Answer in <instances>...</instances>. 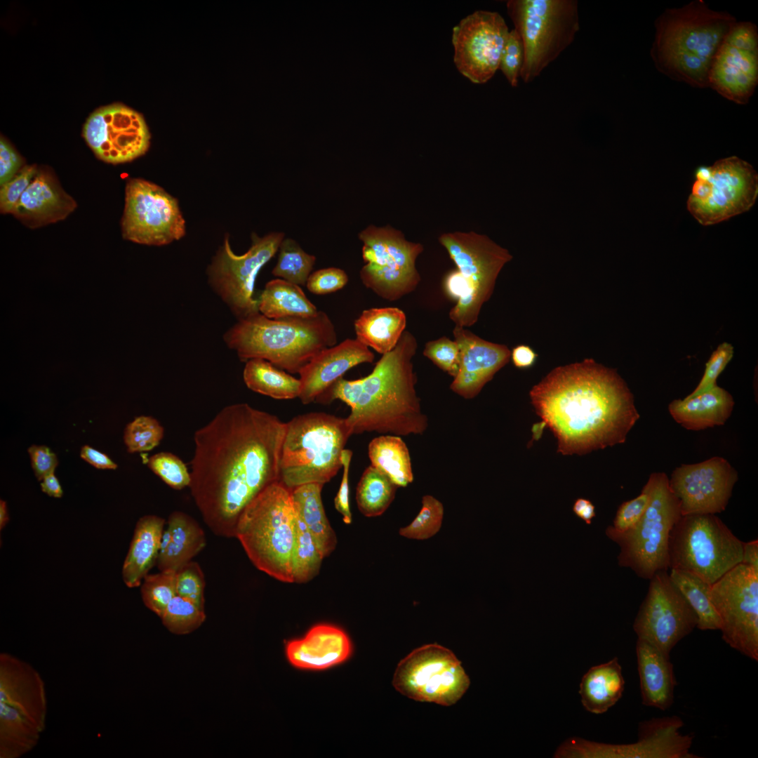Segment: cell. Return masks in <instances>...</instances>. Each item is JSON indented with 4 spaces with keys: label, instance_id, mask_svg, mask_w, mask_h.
I'll return each instance as SVG.
<instances>
[{
    "label": "cell",
    "instance_id": "obj_1",
    "mask_svg": "<svg viewBox=\"0 0 758 758\" xmlns=\"http://www.w3.org/2000/svg\"><path fill=\"white\" fill-rule=\"evenodd\" d=\"M286 427L275 415L240 403L225 406L195 432L189 487L216 536L235 537L245 507L279 481Z\"/></svg>",
    "mask_w": 758,
    "mask_h": 758
},
{
    "label": "cell",
    "instance_id": "obj_2",
    "mask_svg": "<svg viewBox=\"0 0 758 758\" xmlns=\"http://www.w3.org/2000/svg\"><path fill=\"white\" fill-rule=\"evenodd\" d=\"M529 395L563 455L624 443L639 418L625 382L616 371L592 359L557 367Z\"/></svg>",
    "mask_w": 758,
    "mask_h": 758
},
{
    "label": "cell",
    "instance_id": "obj_3",
    "mask_svg": "<svg viewBox=\"0 0 758 758\" xmlns=\"http://www.w3.org/2000/svg\"><path fill=\"white\" fill-rule=\"evenodd\" d=\"M418 342L405 331L396 347L383 354L368 375L339 378L316 401L339 399L350 407L345 418L351 436L377 432L395 436L420 435L428 427L417 394L413 358Z\"/></svg>",
    "mask_w": 758,
    "mask_h": 758
},
{
    "label": "cell",
    "instance_id": "obj_4",
    "mask_svg": "<svg viewBox=\"0 0 758 758\" xmlns=\"http://www.w3.org/2000/svg\"><path fill=\"white\" fill-rule=\"evenodd\" d=\"M726 11H717L703 0L667 8L655 20L650 54L658 72L691 87L708 88L714 57L736 22Z\"/></svg>",
    "mask_w": 758,
    "mask_h": 758
},
{
    "label": "cell",
    "instance_id": "obj_5",
    "mask_svg": "<svg viewBox=\"0 0 758 758\" xmlns=\"http://www.w3.org/2000/svg\"><path fill=\"white\" fill-rule=\"evenodd\" d=\"M239 359H265L290 373L300 370L324 350L335 345L338 335L327 314L269 319L260 312L238 319L223 335Z\"/></svg>",
    "mask_w": 758,
    "mask_h": 758
},
{
    "label": "cell",
    "instance_id": "obj_6",
    "mask_svg": "<svg viewBox=\"0 0 758 758\" xmlns=\"http://www.w3.org/2000/svg\"><path fill=\"white\" fill-rule=\"evenodd\" d=\"M296 512L291 491L277 481L265 488L243 510L235 537L253 564L284 583H293V554Z\"/></svg>",
    "mask_w": 758,
    "mask_h": 758
},
{
    "label": "cell",
    "instance_id": "obj_7",
    "mask_svg": "<svg viewBox=\"0 0 758 758\" xmlns=\"http://www.w3.org/2000/svg\"><path fill=\"white\" fill-rule=\"evenodd\" d=\"M286 423L279 481L290 491L304 484L328 482L342 467V452L351 437L345 418L311 412Z\"/></svg>",
    "mask_w": 758,
    "mask_h": 758
},
{
    "label": "cell",
    "instance_id": "obj_8",
    "mask_svg": "<svg viewBox=\"0 0 758 758\" xmlns=\"http://www.w3.org/2000/svg\"><path fill=\"white\" fill-rule=\"evenodd\" d=\"M47 697L40 673L29 663L0 653V758H20L46 729Z\"/></svg>",
    "mask_w": 758,
    "mask_h": 758
},
{
    "label": "cell",
    "instance_id": "obj_9",
    "mask_svg": "<svg viewBox=\"0 0 758 758\" xmlns=\"http://www.w3.org/2000/svg\"><path fill=\"white\" fill-rule=\"evenodd\" d=\"M644 486L650 499L639 521L623 533L608 527L606 534L620 547L619 565L630 568L639 577L649 580L657 573L669 568L670 535L681 512L679 500L672 491L665 472L651 473Z\"/></svg>",
    "mask_w": 758,
    "mask_h": 758
},
{
    "label": "cell",
    "instance_id": "obj_10",
    "mask_svg": "<svg viewBox=\"0 0 758 758\" xmlns=\"http://www.w3.org/2000/svg\"><path fill=\"white\" fill-rule=\"evenodd\" d=\"M507 11L524 47L521 78L530 83L573 41L580 29L576 0H509Z\"/></svg>",
    "mask_w": 758,
    "mask_h": 758
},
{
    "label": "cell",
    "instance_id": "obj_11",
    "mask_svg": "<svg viewBox=\"0 0 758 758\" xmlns=\"http://www.w3.org/2000/svg\"><path fill=\"white\" fill-rule=\"evenodd\" d=\"M743 543L716 514L681 515L669 539V568L712 585L742 562Z\"/></svg>",
    "mask_w": 758,
    "mask_h": 758
},
{
    "label": "cell",
    "instance_id": "obj_12",
    "mask_svg": "<svg viewBox=\"0 0 758 758\" xmlns=\"http://www.w3.org/2000/svg\"><path fill=\"white\" fill-rule=\"evenodd\" d=\"M439 241L456 265L465 286L464 295L449 311V318L455 326H472L491 298L500 272L512 256L488 237L473 232L444 233Z\"/></svg>",
    "mask_w": 758,
    "mask_h": 758
},
{
    "label": "cell",
    "instance_id": "obj_13",
    "mask_svg": "<svg viewBox=\"0 0 758 758\" xmlns=\"http://www.w3.org/2000/svg\"><path fill=\"white\" fill-rule=\"evenodd\" d=\"M758 196V175L736 156L699 167L687 209L701 225H714L749 211Z\"/></svg>",
    "mask_w": 758,
    "mask_h": 758
},
{
    "label": "cell",
    "instance_id": "obj_14",
    "mask_svg": "<svg viewBox=\"0 0 758 758\" xmlns=\"http://www.w3.org/2000/svg\"><path fill=\"white\" fill-rule=\"evenodd\" d=\"M363 243L366 264L359 272L363 284L379 297L390 301L413 292L420 281L415 262L423 252L419 243L407 241L390 226L370 225L358 234Z\"/></svg>",
    "mask_w": 758,
    "mask_h": 758
},
{
    "label": "cell",
    "instance_id": "obj_15",
    "mask_svg": "<svg viewBox=\"0 0 758 758\" xmlns=\"http://www.w3.org/2000/svg\"><path fill=\"white\" fill-rule=\"evenodd\" d=\"M392 684L399 693L415 700L450 706L467 691L470 680L451 650L430 644L400 661Z\"/></svg>",
    "mask_w": 758,
    "mask_h": 758
},
{
    "label": "cell",
    "instance_id": "obj_16",
    "mask_svg": "<svg viewBox=\"0 0 758 758\" xmlns=\"http://www.w3.org/2000/svg\"><path fill=\"white\" fill-rule=\"evenodd\" d=\"M251 237V247L239 255L233 252L226 237L208 267L211 287L238 319L259 312L254 298L255 280L279 251L284 234L272 232L263 237L253 234Z\"/></svg>",
    "mask_w": 758,
    "mask_h": 758
},
{
    "label": "cell",
    "instance_id": "obj_17",
    "mask_svg": "<svg viewBox=\"0 0 758 758\" xmlns=\"http://www.w3.org/2000/svg\"><path fill=\"white\" fill-rule=\"evenodd\" d=\"M723 640L758 661V571L740 563L710 586Z\"/></svg>",
    "mask_w": 758,
    "mask_h": 758
},
{
    "label": "cell",
    "instance_id": "obj_18",
    "mask_svg": "<svg viewBox=\"0 0 758 758\" xmlns=\"http://www.w3.org/2000/svg\"><path fill=\"white\" fill-rule=\"evenodd\" d=\"M121 232L126 240L163 246L185 235V221L177 199L162 187L141 178H130L126 186Z\"/></svg>",
    "mask_w": 758,
    "mask_h": 758
},
{
    "label": "cell",
    "instance_id": "obj_19",
    "mask_svg": "<svg viewBox=\"0 0 758 758\" xmlns=\"http://www.w3.org/2000/svg\"><path fill=\"white\" fill-rule=\"evenodd\" d=\"M682 719L676 716L651 718L638 726V740L606 744L570 738L556 750L557 758H698L690 752L693 736L681 734Z\"/></svg>",
    "mask_w": 758,
    "mask_h": 758
},
{
    "label": "cell",
    "instance_id": "obj_20",
    "mask_svg": "<svg viewBox=\"0 0 758 758\" xmlns=\"http://www.w3.org/2000/svg\"><path fill=\"white\" fill-rule=\"evenodd\" d=\"M649 581L633 630L637 639L670 656L674 647L696 627L698 618L667 571L657 573Z\"/></svg>",
    "mask_w": 758,
    "mask_h": 758
},
{
    "label": "cell",
    "instance_id": "obj_21",
    "mask_svg": "<svg viewBox=\"0 0 758 758\" xmlns=\"http://www.w3.org/2000/svg\"><path fill=\"white\" fill-rule=\"evenodd\" d=\"M82 136L100 160L118 164L145 154L151 135L142 114L122 103L102 106L87 118Z\"/></svg>",
    "mask_w": 758,
    "mask_h": 758
},
{
    "label": "cell",
    "instance_id": "obj_22",
    "mask_svg": "<svg viewBox=\"0 0 758 758\" xmlns=\"http://www.w3.org/2000/svg\"><path fill=\"white\" fill-rule=\"evenodd\" d=\"M758 84V29L749 21H736L712 60L708 87L738 105L747 104Z\"/></svg>",
    "mask_w": 758,
    "mask_h": 758
},
{
    "label": "cell",
    "instance_id": "obj_23",
    "mask_svg": "<svg viewBox=\"0 0 758 758\" xmlns=\"http://www.w3.org/2000/svg\"><path fill=\"white\" fill-rule=\"evenodd\" d=\"M509 32L497 12L479 10L463 18L452 32L453 62L458 72L474 84L488 81L499 68Z\"/></svg>",
    "mask_w": 758,
    "mask_h": 758
},
{
    "label": "cell",
    "instance_id": "obj_24",
    "mask_svg": "<svg viewBox=\"0 0 758 758\" xmlns=\"http://www.w3.org/2000/svg\"><path fill=\"white\" fill-rule=\"evenodd\" d=\"M738 479L729 461L714 456L676 467L669 484L679 500L681 515L716 514L725 510Z\"/></svg>",
    "mask_w": 758,
    "mask_h": 758
},
{
    "label": "cell",
    "instance_id": "obj_25",
    "mask_svg": "<svg viewBox=\"0 0 758 758\" xmlns=\"http://www.w3.org/2000/svg\"><path fill=\"white\" fill-rule=\"evenodd\" d=\"M453 334L460 348V364L450 389L471 399L509 362L511 352L506 345L485 340L464 327L455 326Z\"/></svg>",
    "mask_w": 758,
    "mask_h": 758
},
{
    "label": "cell",
    "instance_id": "obj_26",
    "mask_svg": "<svg viewBox=\"0 0 758 758\" xmlns=\"http://www.w3.org/2000/svg\"><path fill=\"white\" fill-rule=\"evenodd\" d=\"M373 359V353L356 338L324 350L299 372L301 391L298 398L305 405L315 401L347 371Z\"/></svg>",
    "mask_w": 758,
    "mask_h": 758
},
{
    "label": "cell",
    "instance_id": "obj_27",
    "mask_svg": "<svg viewBox=\"0 0 758 758\" xmlns=\"http://www.w3.org/2000/svg\"><path fill=\"white\" fill-rule=\"evenodd\" d=\"M352 653V644L347 633L330 624L316 625L302 638L285 643L287 660L301 670H326L343 663Z\"/></svg>",
    "mask_w": 758,
    "mask_h": 758
},
{
    "label": "cell",
    "instance_id": "obj_28",
    "mask_svg": "<svg viewBox=\"0 0 758 758\" xmlns=\"http://www.w3.org/2000/svg\"><path fill=\"white\" fill-rule=\"evenodd\" d=\"M77 206L54 173L47 167H39L12 214L29 227L36 228L65 219Z\"/></svg>",
    "mask_w": 758,
    "mask_h": 758
},
{
    "label": "cell",
    "instance_id": "obj_29",
    "mask_svg": "<svg viewBox=\"0 0 758 758\" xmlns=\"http://www.w3.org/2000/svg\"><path fill=\"white\" fill-rule=\"evenodd\" d=\"M642 705L665 711L674 703L677 680L670 656L643 639L636 644Z\"/></svg>",
    "mask_w": 758,
    "mask_h": 758
},
{
    "label": "cell",
    "instance_id": "obj_30",
    "mask_svg": "<svg viewBox=\"0 0 758 758\" xmlns=\"http://www.w3.org/2000/svg\"><path fill=\"white\" fill-rule=\"evenodd\" d=\"M206 536L197 521L187 514L175 511L164 530L157 561L159 571H177L206 546Z\"/></svg>",
    "mask_w": 758,
    "mask_h": 758
},
{
    "label": "cell",
    "instance_id": "obj_31",
    "mask_svg": "<svg viewBox=\"0 0 758 758\" xmlns=\"http://www.w3.org/2000/svg\"><path fill=\"white\" fill-rule=\"evenodd\" d=\"M731 394L717 385L696 396L675 399L668 406L673 419L689 430L723 425L732 413Z\"/></svg>",
    "mask_w": 758,
    "mask_h": 758
},
{
    "label": "cell",
    "instance_id": "obj_32",
    "mask_svg": "<svg viewBox=\"0 0 758 758\" xmlns=\"http://www.w3.org/2000/svg\"><path fill=\"white\" fill-rule=\"evenodd\" d=\"M164 524L165 520L156 515H145L138 519L122 566V578L127 587L140 585L157 564Z\"/></svg>",
    "mask_w": 758,
    "mask_h": 758
},
{
    "label": "cell",
    "instance_id": "obj_33",
    "mask_svg": "<svg viewBox=\"0 0 758 758\" xmlns=\"http://www.w3.org/2000/svg\"><path fill=\"white\" fill-rule=\"evenodd\" d=\"M406 326L405 313L393 307L364 310L354 323L356 339L382 355L396 347Z\"/></svg>",
    "mask_w": 758,
    "mask_h": 758
},
{
    "label": "cell",
    "instance_id": "obj_34",
    "mask_svg": "<svg viewBox=\"0 0 758 758\" xmlns=\"http://www.w3.org/2000/svg\"><path fill=\"white\" fill-rule=\"evenodd\" d=\"M625 689L622 667L618 658L593 666L583 676L579 694L585 709L600 714L621 698Z\"/></svg>",
    "mask_w": 758,
    "mask_h": 758
},
{
    "label": "cell",
    "instance_id": "obj_35",
    "mask_svg": "<svg viewBox=\"0 0 758 758\" xmlns=\"http://www.w3.org/2000/svg\"><path fill=\"white\" fill-rule=\"evenodd\" d=\"M258 309L269 319L310 317L319 310L300 286L281 279L268 281L258 298Z\"/></svg>",
    "mask_w": 758,
    "mask_h": 758
},
{
    "label": "cell",
    "instance_id": "obj_36",
    "mask_svg": "<svg viewBox=\"0 0 758 758\" xmlns=\"http://www.w3.org/2000/svg\"><path fill=\"white\" fill-rule=\"evenodd\" d=\"M323 486L320 484H304L292 490L291 496L297 514L326 557L335 548L337 538L324 509L321 495Z\"/></svg>",
    "mask_w": 758,
    "mask_h": 758
},
{
    "label": "cell",
    "instance_id": "obj_37",
    "mask_svg": "<svg viewBox=\"0 0 758 758\" xmlns=\"http://www.w3.org/2000/svg\"><path fill=\"white\" fill-rule=\"evenodd\" d=\"M371 465L386 475L399 487L413 480L408 448L399 436L382 434L372 439L368 447Z\"/></svg>",
    "mask_w": 758,
    "mask_h": 758
},
{
    "label": "cell",
    "instance_id": "obj_38",
    "mask_svg": "<svg viewBox=\"0 0 758 758\" xmlns=\"http://www.w3.org/2000/svg\"><path fill=\"white\" fill-rule=\"evenodd\" d=\"M243 378L251 390L275 399L298 398L301 391L300 379L262 359L246 361Z\"/></svg>",
    "mask_w": 758,
    "mask_h": 758
},
{
    "label": "cell",
    "instance_id": "obj_39",
    "mask_svg": "<svg viewBox=\"0 0 758 758\" xmlns=\"http://www.w3.org/2000/svg\"><path fill=\"white\" fill-rule=\"evenodd\" d=\"M670 577L695 612L700 630L720 629L721 622L710 597V585L688 572L670 568Z\"/></svg>",
    "mask_w": 758,
    "mask_h": 758
},
{
    "label": "cell",
    "instance_id": "obj_40",
    "mask_svg": "<svg viewBox=\"0 0 758 758\" xmlns=\"http://www.w3.org/2000/svg\"><path fill=\"white\" fill-rule=\"evenodd\" d=\"M398 486L384 472L370 465L358 483L356 500L366 517L380 516L393 501Z\"/></svg>",
    "mask_w": 758,
    "mask_h": 758
},
{
    "label": "cell",
    "instance_id": "obj_41",
    "mask_svg": "<svg viewBox=\"0 0 758 758\" xmlns=\"http://www.w3.org/2000/svg\"><path fill=\"white\" fill-rule=\"evenodd\" d=\"M324 558L314 537L296 512L292 561L293 583H303L312 580L319 573Z\"/></svg>",
    "mask_w": 758,
    "mask_h": 758
},
{
    "label": "cell",
    "instance_id": "obj_42",
    "mask_svg": "<svg viewBox=\"0 0 758 758\" xmlns=\"http://www.w3.org/2000/svg\"><path fill=\"white\" fill-rule=\"evenodd\" d=\"M272 274L298 286H306L316 257L306 253L293 239H284Z\"/></svg>",
    "mask_w": 758,
    "mask_h": 758
},
{
    "label": "cell",
    "instance_id": "obj_43",
    "mask_svg": "<svg viewBox=\"0 0 758 758\" xmlns=\"http://www.w3.org/2000/svg\"><path fill=\"white\" fill-rule=\"evenodd\" d=\"M163 625L172 633L186 634L197 630L204 622L206 614L192 601L175 596L160 617Z\"/></svg>",
    "mask_w": 758,
    "mask_h": 758
},
{
    "label": "cell",
    "instance_id": "obj_44",
    "mask_svg": "<svg viewBox=\"0 0 758 758\" xmlns=\"http://www.w3.org/2000/svg\"><path fill=\"white\" fill-rule=\"evenodd\" d=\"M175 571H162L156 574H147L141 585V596L144 604L161 617L171 599L177 595Z\"/></svg>",
    "mask_w": 758,
    "mask_h": 758
},
{
    "label": "cell",
    "instance_id": "obj_45",
    "mask_svg": "<svg viewBox=\"0 0 758 758\" xmlns=\"http://www.w3.org/2000/svg\"><path fill=\"white\" fill-rule=\"evenodd\" d=\"M164 434V428L157 419L140 415L126 426L124 441L129 453L145 452L158 446Z\"/></svg>",
    "mask_w": 758,
    "mask_h": 758
},
{
    "label": "cell",
    "instance_id": "obj_46",
    "mask_svg": "<svg viewBox=\"0 0 758 758\" xmlns=\"http://www.w3.org/2000/svg\"><path fill=\"white\" fill-rule=\"evenodd\" d=\"M443 517L442 503L434 497L425 495L422 498V507L418 514L409 525L400 528L399 533L411 539L430 538L439 531Z\"/></svg>",
    "mask_w": 758,
    "mask_h": 758
},
{
    "label": "cell",
    "instance_id": "obj_47",
    "mask_svg": "<svg viewBox=\"0 0 758 758\" xmlns=\"http://www.w3.org/2000/svg\"><path fill=\"white\" fill-rule=\"evenodd\" d=\"M147 465L172 488L180 490L190 484V472L182 460L171 453L154 454L149 458Z\"/></svg>",
    "mask_w": 758,
    "mask_h": 758
},
{
    "label": "cell",
    "instance_id": "obj_48",
    "mask_svg": "<svg viewBox=\"0 0 758 758\" xmlns=\"http://www.w3.org/2000/svg\"><path fill=\"white\" fill-rule=\"evenodd\" d=\"M423 355L441 371L456 377L460 364V348L455 340L442 336L425 343Z\"/></svg>",
    "mask_w": 758,
    "mask_h": 758
},
{
    "label": "cell",
    "instance_id": "obj_49",
    "mask_svg": "<svg viewBox=\"0 0 758 758\" xmlns=\"http://www.w3.org/2000/svg\"><path fill=\"white\" fill-rule=\"evenodd\" d=\"M205 580L200 566L194 561L180 567L175 573L177 595L186 598L204 609Z\"/></svg>",
    "mask_w": 758,
    "mask_h": 758
},
{
    "label": "cell",
    "instance_id": "obj_50",
    "mask_svg": "<svg viewBox=\"0 0 758 758\" xmlns=\"http://www.w3.org/2000/svg\"><path fill=\"white\" fill-rule=\"evenodd\" d=\"M524 62V47L519 34L514 29L509 32L504 44L499 68L512 87H517Z\"/></svg>",
    "mask_w": 758,
    "mask_h": 758
},
{
    "label": "cell",
    "instance_id": "obj_51",
    "mask_svg": "<svg viewBox=\"0 0 758 758\" xmlns=\"http://www.w3.org/2000/svg\"><path fill=\"white\" fill-rule=\"evenodd\" d=\"M36 165L24 166L17 174L1 186L0 211L1 213H13L20 197L27 189L38 171Z\"/></svg>",
    "mask_w": 758,
    "mask_h": 758
},
{
    "label": "cell",
    "instance_id": "obj_52",
    "mask_svg": "<svg viewBox=\"0 0 758 758\" xmlns=\"http://www.w3.org/2000/svg\"><path fill=\"white\" fill-rule=\"evenodd\" d=\"M733 356V347L728 343L720 344L705 364L704 373L695 390L688 396L701 394L715 385L717 379Z\"/></svg>",
    "mask_w": 758,
    "mask_h": 758
},
{
    "label": "cell",
    "instance_id": "obj_53",
    "mask_svg": "<svg viewBox=\"0 0 758 758\" xmlns=\"http://www.w3.org/2000/svg\"><path fill=\"white\" fill-rule=\"evenodd\" d=\"M649 499V493L644 486L639 496L619 506L613 526L609 528L615 532L623 533L634 527L645 512Z\"/></svg>",
    "mask_w": 758,
    "mask_h": 758
},
{
    "label": "cell",
    "instance_id": "obj_54",
    "mask_svg": "<svg viewBox=\"0 0 758 758\" xmlns=\"http://www.w3.org/2000/svg\"><path fill=\"white\" fill-rule=\"evenodd\" d=\"M347 273L338 267L318 270L310 275L306 286L312 293L325 295L338 291L348 282Z\"/></svg>",
    "mask_w": 758,
    "mask_h": 758
},
{
    "label": "cell",
    "instance_id": "obj_55",
    "mask_svg": "<svg viewBox=\"0 0 758 758\" xmlns=\"http://www.w3.org/2000/svg\"><path fill=\"white\" fill-rule=\"evenodd\" d=\"M352 457V451L351 450L345 448L343 451L341 455L343 477L339 490L334 499L335 507L342 515L343 520L346 524H350L352 522L349 487V472Z\"/></svg>",
    "mask_w": 758,
    "mask_h": 758
},
{
    "label": "cell",
    "instance_id": "obj_56",
    "mask_svg": "<svg viewBox=\"0 0 758 758\" xmlns=\"http://www.w3.org/2000/svg\"><path fill=\"white\" fill-rule=\"evenodd\" d=\"M23 159L8 140L0 139V185L2 186L24 166Z\"/></svg>",
    "mask_w": 758,
    "mask_h": 758
},
{
    "label": "cell",
    "instance_id": "obj_57",
    "mask_svg": "<svg viewBox=\"0 0 758 758\" xmlns=\"http://www.w3.org/2000/svg\"><path fill=\"white\" fill-rule=\"evenodd\" d=\"M32 468L36 479L41 481L46 476L54 473L58 465L56 455L44 445H32L29 447Z\"/></svg>",
    "mask_w": 758,
    "mask_h": 758
},
{
    "label": "cell",
    "instance_id": "obj_58",
    "mask_svg": "<svg viewBox=\"0 0 758 758\" xmlns=\"http://www.w3.org/2000/svg\"><path fill=\"white\" fill-rule=\"evenodd\" d=\"M80 456L85 461L98 469L114 470L117 465L105 453L88 445L81 449Z\"/></svg>",
    "mask_w": 758,
    "mask_h": 758
},
{
    "label": "cell",
    "instance_id": "obj_59",
    "mask_svg": "<svg viewBox=\"0 0 758 758\" xmlns=\"http://www.w3.org/2000/svg\"><path fill=\"white\" fill-rule=\"evenodd\" d=\"M536 358V353L528 345H518L511 352L512 362L519 368H527L532 366Z\"/></svg>",
    "mask_w": 758,
    "mask_h": 758
},
{
    "label": "cell",
    "instance_id": "obj_60",
    "mask_svg": "<svg viewBox=\"0 0 758 758\" xmlns=\"http://www.w3.org/2000/svg\"><path fill=\"white\" fill-rule=\"evenodd\" d=\"M573 511L577 517L588 525L592 524L596 515L594 505L586 498H578L573 505Z\"/></svg>",
    "mask_w": 758,
    "mask_h": 758
},
{
    "label": "cell",
    "instance_id": "obj_61",
    "mask_svg": "<svg viewBox=\"0 0 758 758\" xmlns=\"http://www.w3.org/2000/svg\"><path fill=\"white\" fill-rule=\"evenodd\" d=\"M758 571L757 539L743 543L742 562Z\"/></svg>",
    "mask_w": 758,
    "mask_h": 758
},
{
    "label": "cell",
    "instance_id": "obj_62",
    "mask_svg": "<svg viewBox=\"0 0 758 758\" xmlns=\"http://www.w3.org/2000/svg\"><path fill=\"white\" fill-rule=\"evenodd\" d=\"M41 491L48 496L56 498L63 495L62 486L54 473L50 474L41 480Z\"/></svg>",
    "mask_w": 758,
    "mask_h": 758
},
{
    "label": "cell",
    "instance_id": "obj_63",
    "mask_svg": "<svg viewBox=\"0 0 758 758\" xmlns=\"http://www.w3.org/2000/svg\"><path fill=\"white\" fill-rule=\"evenodd\" d=\"M9 521V514L6 502L0 500V529L2 530Z\"/></svg>",
    "mask_w": 758,
    "mask_h": 758
},
{
    "label": "cell",
    "instance_id": "obj_64",
    "mask_svg": "<svg viewBox=\"0 0 758 758\" xmlns=\"http://www.w3.org/2000/svg\"><path fill=\"white\" fill-rule=\"evenodd\" d=\"M547 426L546 423L542 420V421L535 423L532 427V439L530 441V444L534 441L539 440L543 434L545 427Z\"/></svg>",
    "mask_w": 758,
    "mask_h": 758
}]
</instances>
